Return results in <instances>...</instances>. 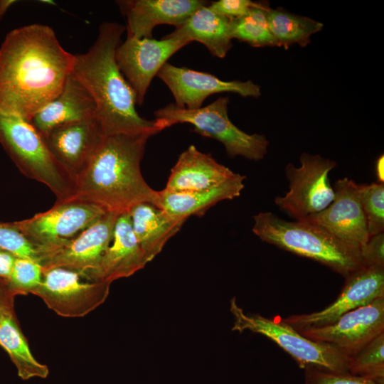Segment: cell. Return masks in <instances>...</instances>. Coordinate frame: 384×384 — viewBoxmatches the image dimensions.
<instances>
[{
  "instance_id": "cell-1",
  "label": "cell",
  "mask_w": 384,
  "mask_h": 384,
  "mask_svg": "<svg viewBox=\"0 0 384 384\" xmlns=\"http://www.w3.org/2000/svg\"><path fill=\"white\" fill-rule=\"evenodd\" d=\"M74 58L48 26L11 31L0 48V110L30 122L60 94Z\"/></svg>"
},
{
  "instance_id": "cell-2",
  "label": "cell",
  "mask_w": 384,
  "mask_h": 384,
  "mask_svg": "<svg viewBox=\"0 0 384 384\" xmlns=\"http://www.w3.org/2000/svg\"><path fill=\"white\" fill-rule=\"evenodd\" d=\"M156 129L104 134L75 178L73 198L94 203L106 212H128L141 203L156 206L157 191L141 171V161Z\"/></svg>"
},
{
  "instance_id": "cell-3",
  "label": "cell",
  "mask_w": 384,
  "mask_h": 384,
  "mask_svg": "<svg viewBox=\"0 0 384 384\" xmlns=\"http://www.w3.org/2000/svg\"><path fill=\"white\" fill-rule=\"evenodd\" d=\"M125 31V26L115 22L102 23L90 49L75 55L71 73L92 97L104 134L161 132L154 120L137 112L136 95L116 63V50Z\"/></svg>"
},
{
  "instance_id": "cell-4",
  "label": "cell",
  "mask_w": 384,
  "mask_h": 384,
  "mask_svg": "<svg viewBox=\"0 0 384 384\" xmlns=\"http://www.w3.org/2000/svg\"><path fill=\"white\" fill-rule=\"evenodd\" d=\"M252 232L262 241L320 262L344 277L363 266L360 248L305 220H285L271 212L254 215Z\"/></svg>"
},
{
  "instance_id": "cell-5",
  "label": "cell",
  "mask_w": 384,
  "mask_h": 384,
  "mask_svg": "<svg viewBox=\"0 0 384 384\" xmlns=\"http://www.w3.org/2000/svg\"><path fill=\"white\" fill-rule=\"evenodd\" d=\"M0 144L24 176L46 185L58 201L73 197V180L30 122L0 110Z\"/></svg>"
},
{
  "instance_id": "cell-6",
  "label": "cell",
  "mask_w": 384,
  "mask_h": 384,
  "mask_svg": "<svg viewBox=\"0 0 384 384\" xmlns=\"http://www.w3.org/2000/svg\"><path fill=\"white\" fill-rule=\"evenodd\" d=\"M228 97H220L212 103L196 110H186L171 103L154 112L155 123L160 131L178 123L193 126V132L222 143L227 154L262 160L269 142L264 134H249L236 127L228 114Z\"/></svg>"
},
{
  "instance_id": "cell-7",
  "label": "cell",
  "mask_w": 384,
  "mask_h": 384,
  "mask_svg": "<svg viewBox=\"0 0 384 384\" xmlns=\"http://www.w3.org/2000/svg\"><path fill=\"white\" fill-rule=\"evenodd\" d=\"M234 317L233 331H250L270 338L289 353L303 369L316 368L334 373H348L351 358L334 346L310 340L283 321L279 316L272 319L260 314H249L237 304L235 297L230 302Z\"/></svg>"
},
{
  "instance_id": "cell-8",
  "label": "cell",
  "mask_w": 384,
  "mask_h": 384,
  "mask_svg": "<svg viewBox=\"0 0 384 384\" xmlns=\"http://www.w3.org/2000/svg\"><path fill=\"white\" fill-rule=\"evenodd\" d=\"M300 166L292 163L285 168L289 190L277 196L274 203L296 220L321 212L334 199V191L329 178V172L337 164L319 154L303 153Z\"/></svg>"
},
{
  "instance_id": "cell-9",
  "label": "cell",
  "mask_w": 384,
  "mask_h": 384,
  "mask_svg": "<svg viewBox=\"0 0 384 384\" xmlns=\"http://www.w3.org/2000/svg\"><path fill=\"white\" fill-rule=\"evenodd\" d=\"M118 213L106 212L89 227L70 239L55 245L38 247L42 270L63 268L82 278L93 272L110 246Z\"/></svg>"
},
{
  "instance_id": "cell-10",
  "label": "cell",
  "mask_w": 384,
  "mask_h": 384,
  "mask_svg": "<svg viewBox=\"0 0 384 384\" xmlns=\"http://www.w3.org/2000/svg\"><path fill=\"white\" fill-rule=\"evenodd\" d=\"M105 213L94 203L71 198L57 200L49 210L11 223L36 247H46L72 238Z\"/></svg>"
},
{
  "instance_id": "cell-11",
  "label": "cell",
  "mask_w": 384,
  "mask_h": 384,
  "mask_svg": "<svg viewBox=\"0 0 384 384\" xmlns=\"http://www.w3.org/2000/svg\"><path fill=\"white\" fill-rule=\"evenodd\" d=\"M81 278L78 273L63 268L45 270L41 284L31 294L59 316L83 317L105 302L111 284L82 282Z\"/></svg>"
},
{
  "instance_id": "cell-12",
  "label": "cell",
  "mask_w": 384,
  "mask_h": 384,
  "mask_svg": "<svg viewBox=\"0 0 384 384\" xmlns=\"http://www.w3.org/2000/svg\"><path fill=\"white\" fill-rule=\"evenodd\" d=\"M188 44L183 40L165 36L161 40L127 36L119 45L115 53L116 63L133 89L137 104L142 105L151 80L169 58Z\"/></svg>"
},
{
  "instance_id": "cell-13",
  "label": "cell",
  "mask_w": 384,
  "mask_h": 384,
  "mask_svg": "<svg viewBox=\"0 0 384 384\" xmlns=\"http://www.w3.org/2000/svg\"><path fill=\"white\" fill-rule=\"evenodd\" d=\"M299 332L351 358L384 332V297L346 313L331 324Z\"/></svg>"
},
{
  "instance_id": "cell-14",
  "label": "cell",
  "mask_w": 384,
  "mask_h": 384,
  "mask_svg": "<svg viewBox=\"0 0 384 384\" xmlns=\"http://www.w3.org/2000/svg\"><path fill=\"white\" fill-rule=\"evenodd\" d=\"M337 299L324 309L293 314L283 321L297 331L331 324L346 313L384 297V267L363 266L345 277Z\"/></svg>"
},
{
  "instance_id": "cell-15",
  "label": "cell",
  "mask_w": 384,
  "mask_h": 384,
  "mask_svg": "<svg viewBox=\"0 0 384 384\" xmlns=\"http://www.w3.org/2000/svg\"><path fill=\"white\" fill-rule=\"evenodd\" d=\"M333 188L331 203L302 220L316 224L343 242L360 248L369 238L361 202V184L345 177L338 179Z\"/></svg>"
},
{
  "instance_id": "cell-16",
  "label": "cell",
  "mask_w": 384,
  "mask_h": 384,
  "mask_svg": "<svg viewBox=\"0 0 384 384\" xmlns=\"http://www.w3.org/2000/svg\"><path fill=\"white\" fill-rule=\"evenodd\" d=\"M157 76L166 85L175 100V105L183 109L196 110L205 100L214 94L235 92L242 97H258L260 87L250 80L224 81L216 76L186 67L166 63Z\"/></svg>"
},
{
  "instance_id": "cell-17",
  "label": "cell",
  "mask_w": 384,
  "mask_h": 384,
  "mask_svg": "<svg viewBox=\"0 0 384 384\" xmlns=\"http://www.w3.org/2000/svg\"><path fill=\"white\" fill-rule=\"evenodd\" d=\"M103 135L99 119L92 117L55 127L42 137L53 157L75 183Z\"/></svg>"
},
{
  "instance_id": "cell-18",
  "label": "cell",
  "mask_w": 384,
  "mask_h": 384,
  "mask_svg": "<svg viewBox=\"0 0 384 384\" xmlns=\"http://www.w3.org/2000/svg\"><path fill=\"white\" fill-rule=\"evenodd\" d=\"M127 18V36L152 38L153 29L167 24L181 25L196 10L206 5L202 0H122L117 1Z\"/></svg>"
},
{
  "instance_id": "cell-19",
  "label": "cell",
  "mask_w": 384,
  "mask_h": 384,
  "mask_svg": "<svg viewBox=\"0 0 384 384\" xmlns=\"http://www.w3.org/2000/svg\"><path fill=\"white\" fill-rule=\"evenodd\" d=\"M148 262L133 233L129 213L124 212L117 218L112 242L99 265L85 279L111 284L130 277Z\"/></svg>"
},
{
  "instance_id": "cell-20",
  "label": "cell",
  "mask_w": 384,
  "mask_h": 384,
  "mask_svg": "<svg viewBox=\"0 0 384 384\" xmlns=\"http://www.w3.org/2000/svg\"><path fill=\"white\" fill-rule=\"evenodd\" d=\"M210 154L189 146L171 170L165 190L193 191L217 186L237 176Z\"/></svg>"
},
{
  "instance_id": "cell-21",
  "label": "cell",
  "mask_w": 384,
  "mask_h": 384,
  "mask_svg": "<svg viewBox=\"0 0 384 384\" xmlns=\"http://www.w3.org/2000/svg\"><path fill=\"white\" fill-rule=\"evenodd\" d=\"M92 117H96L92 97L70 73L60 94L34 114L30 123L44 137L55 127Z\"/></svg>"
},
{
  "instance_id": "cell-22",
  "label": "cell",
  "mask_w": 384,
  "mask_h": 384,
  "mask_svg": "<svg viewBox=\"0 0 384 384\" xmlns=\"http://www.w3.org/2000/svg\"><path fill=\"white\" fill-rule=\"evenodd\" d=\"M245 176H237L217 186L193 191H157L156 206L173 218L186 221L191 215L201 216L224 200L240 196Z\"/></svg>"
},
{
  "instance_id": "cell-23",
  "label": "cell",
  "mask_w": 384,
  "mask_h": 384,
  "mask_svg": "<svg viewBox=\"0 0 384 384\" xmlns=\"http://www.w3.org/2000/svg\"><path fill=\"white\" fill-rule=\"evenodd\" d=\"M135 238L149 262L161 252L167 241L186 222L149 203H141L129 211Z\"/></svg>"
},
{
  "instance_id": "cell-24",
  "label": "cell",
  "mask_w": 384,
  "mask_h": 384,
  "mask_svg": "<svg viewBox=\"0 0 384 384\" xmlns=\"http://www.w3.org/2000/svg\"><path fill=\"white\" fill-rule=\"evenodd\" d=\"M188 43L198 41L215 57L224 58L230 50L232 38L230 20L207 4L196 10L181 25L166 35Z\"/></svg>"
},
{
  "instance_id": "cell-25",
  "label": "cell",
  "mask_w": 384,
  "mask_h": 384,
  "mask_svg": "<svg viewBox=\"0 0 384 384\" xmlns=\"http://www.w3.org/2000/svg\"><path fill=\"white\" fill-rule=\"evenodd\" d=\"M0 346L8 353L21 379L48 377V368L33 356L16 319L14 306L4 310L0 316Z\"/></svg>"
},
{
  "instance_id": "cell-26",
  "label": "cell",
  "mask_w": 384,
  "mask_h": 384,
  "mask_svg": "<svg viewBox=\"0 0 384 384\" xmlns=\"http://www.w3.org/2000/svg\"><path fill=\"white\" fill-rule=\"evenodd\" d=\"M266 15L270 31L277 46L286 48L295 43L302 47L306 46L311 41V36L323 28L321 22L282 9H272L269 7Z\"/></svg>"
},
{
  "instance_id": "cell-27",
  "label": "cell",
  "mask_w": 384,
  "mask_h": 384,
  "mask_svg": "<svg viewBox=\"0 0 384 384\" xmlns=\"http://www.w3.org/2000/svg\"><path fill=\"white\" fill-rule=\"evenodd\" d=\"M267 4L255 3L244 16L230 21V34L233 38L253 47L277 46L267 20Z\"/></svg>"
},
{
  "instance_id": "cell-28",
  "label": "cell",
  "mask_w": 384,
  "mask_h": 384,
  "mask_svg": "<svg viewBox=\"0 0 384 384\" xmlns=\"http://www.w3.org/2000/svg\"><path fill=\"white\" fill-rule=\"evenodd\" d=\"M348 373L384 384V332L351 358Z\"/></svg>"
},
{
  "instance_id": "cell-29",
  "label": "cell",
  "mask_w": 384,
  "mask_h": 384,
  "mask_svg": "<svg viewBox=\"0 0 384 384\" xmlns=\"http://www.w3.org/2000/svg\"><path fill=\"white\" fill-rule=\"evenodd\" d=\"M361 202L368 236L384 231V184H361Z\"/></svg>"
},
{
  "instance_id": "cell-30",
  "label": "cell",
  "mask_w": 384,
  "mask_h": 384,
  "mask_svg": "<svg viewBox=\"0 0 384 384\" xmlns=\"http://www.w3.org/2000/svg\"><path fill=\"white\" fill-rule=\"evenodd\" d=\"M43 270L41 265L31 260L16 257L11 272L6 279L11 294L27 295L41 284Z\"/></svg>"
},
{
  "instance_id": "cell-31",
  "label": "cell",
  "mask_w": 384,
  "mask_h": 384,
  "mask_svg": "<svg viewBox=\"0 0 384 384\" xmlns=\"http://www.w3.org/2000/svg\"><path fill=\"white\" fill-rule=\"evenodd\" d=\"M0 250L38 263L39 251L11 222L0 221Z\"/></svg>"
},
{
  "instance_id": "cell-32",
  "label": "cell",
  "mask_w": 384,
  "mask_h": 384,
  "mask_svg": "<svg viewBox=\"0 0 384 384\" xmlns=\"http://www.w3.org/2000/svg\"><path fill=\"white\" fill-rule=\"evenodd\" d=\"M304 384H377L349 373H334L313 367L304 369Z\"/></svg>"
},
{
  "instance_id": "cell-33",
  "label": "cell",
  "mask_w": 384,
  "mask_h": 384,
  "mask_svg": "<svg viewBox=\"0 0 384 384\" xmlns=\"http://www.w3.org/2000/svg\"><path fill=\"white\" fill-rule=\"evenodd\" d=\"M360 252L363 266L384 267V233L369 237Z\"/></svg>"
},
{
  "instance_id": "cell-34",
  "label": "cell",
  "mask_w": 384,
  "mask_h": 384,
  "mask_svg": "<svg viewBox=\"0 0 384 384\" xmlns=\"http://www.w3.org/2000/svg\"><path fill=\"white\" fill-rule=\"evenodd\" d=\"M255 3L250 0H219L212 2L209 7L230 21L246 14Z\"/></svg>"
},
{
  "instance_id": "cell-35",
  "label": "cell",
  "mask_w": 384,
  "mask_h": 384,
  "mask_svg": "<svg viewBox=\"0 0 384 384\" xmlns=\"http://www.w3.org/2000/svg\"><path fill=\"white\" fill-rule=\"evenodd\" d=\"M15 297L11 294L6 279L0 278V316L6 309L14 306Z\"/></svg>"
},
{
  "instance_id": "cell-36",
  "label": "cell",
  "mask_w": 384,
  "mask_h": 384,
  "mask_svg": "<svg viewBox=\"0 0 384 384\" xmlns=\"http://www.w3.org/2000/svg\"><path fill=\"white\" fill-rule=\"evenodd\" d=\"M16 257L0 250V278L7 279L12 270Z\"/></svg>"
},
{
  "instance_id": "cell-37",
  "label": "cell",
  "mask_w": 384,
  "mask_h": 384,
  "mask_svg": "<svg viewBox=\"0 0 384 384\" xmlns=\"http://www.w3.org/2000/svg\"><path fill=\"white\" fill-rule=\"evenodd\" d=\"M384 157L381 155L375 164L376 174L380 183H383L384 181Z\"/></svg>"
},
{
  "instance_id": "cell-38",
  "label": "cell",
  "mask_w": 384,
  "mask_h": 384,
  "mask_svg": "<svg viewBox=\"0 0 384 384\" xmlns=\"http://www.w3.org/2000/svg\"><path fill=\"white\" fill-rule=\"evenodd\" d=\"M17 1L16 0H0V20H1L8 9Z\"/></svg>"
}]
</instances>
